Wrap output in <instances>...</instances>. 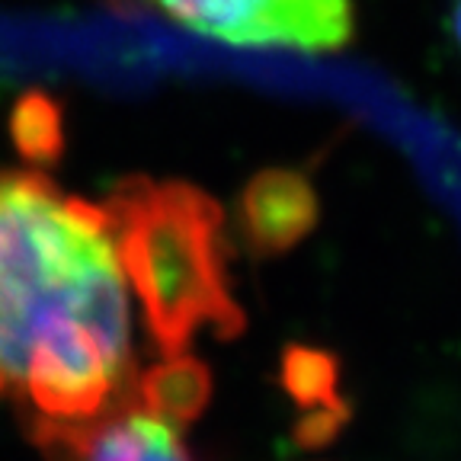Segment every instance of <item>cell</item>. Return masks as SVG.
Returning a JSON list of instances; mask_svg holds the SVG:
<instances>
[{
    "instance_id": "cell-1",
    "label": "cell",
    "mask_w": 461,
    "mask_h": 461,
    "mask_svg": "<svg viewBox=\"0 0 461 461\" xmlns=\"http://www.w3.org/2000/svg\"><path fill=\"white\" fill-rule=\"evenodd\" d=\"M131 388L129 282L106 209L0 170V397L39 429L96 423Z\"/></svg>"
},
{
    "instance_id": "cell-5",
    "label": "cell",
    "mask_w": 461,
    "mask_h": 461,
    "mask_svg": "<svg viewBox=\"0 0 461 461\" xmlns=\"http://www.w3.org/2000/svg\"><path fill=\"white\" fill-rule=\"evenodd\" d=\"M58 461H193L180 429L135 401L115 407L96 423L65 432Z\"/></svg>"
},
{
    "instance_id": "cell-6",
    "label": "cell",
    "mask_w": 461,
    "mask_h": 461,
    "mask_svg": "<svg viewBox=\"0 0 461 461\" xmlns=\"http://www.w3.org/2000/svg\"><path fill=\"white\" fill-rule=\"evenodd\" d=\"M131 401L173 426H186L212 401V368L189 353L164 356L135 378Z\"/></svg>"
},
{
    "instance_id": "cell-9",
    "label": "cell",
    "mask_w": 461,
    "mask_h": 461,
    "mask_svg": "<svg viewBox=\"0 0 461 461\" xmlns=\"http://www.w3.org/2000/svg\"><path fill=\"white\" fill-rule=\"evenodd\" d=\"M455 32H458V42H461V0H458V10H455Z\"/></svg>"
},
{
    "instance_id": "cell-4",
    "label": "cell",
    "mask_w": 461,
    "mask_h": 461,
    "mask_svg": "<svg viewBox=\"0 0 461 461\" xmlns=\"http://www.w3.org/2000/svg\"><path fill=\"white\" fill-rule=\"evenodd\" d=\"M238 224L257 257H279L314 230V186L295 170L259 173L240 193Z\"/></svg>"
},
{
    "instance_id": "cell-2",
    "label": "cell",
    "mask_w": 461,
    "mask_h": 461,
    "mask_svg": "<svg viewBox=\"0 0 461 461\" xmlns=\"http://www.w3.org/2000/svg\"><path fill=\"white\" fill-rule=\"evenodd\" d=\"M103 209L129 288L164 356L186 353L195 333L234 339L247 317L230 292L224 212L183 180L129 176Z\"/></svg>"
},
{
    "instance_id": "cell-8",
    "label": "cell",
    "mask_w": 461,
    "mask_h": 461,
    "mask_svg": "<svg viewBox=\"0 0 461 461\" xmlns=\"http://www.w3.org/2000/svg\"><path fill=\"white\" fill-rule=\"evenodd\" d=\"M353 417V407L349 401L327 403V407H311L302 411V420L295 423V442L302 448H324L337 439L343 426Z\"/></svg>"
},
{
    "instance_id": "cell-7",
    "label": "cell",
    "mask_w": 461,
    "mask_h": 461,
    "mask_svg": "<svg viewBox=\"0 0 461 461\" xmlns=\"http://www.w3.org/2000/svg\"><path fill=\"white\" fill-rule=\"evenodd\" d=\"M279 382L292 401L311 411V407H327V403L343 401L339 397V359L321 346L288 343L282 349Z\"/></svg>"
},
{
    "instance_id": "cell-3",
    "label": "cell",
    "mask_w": 461,
    "mask_h": 461,
    "mask_svg": "<svg viewBox=\"0 0 461 461\" xmlns=\"http://www.w3.org/2000/svg\"><path fill=\"white\" fill-rule=\"evenodd\" d=\"M202 36L250 49L333 51L353 39L349 0H148Z\"/></svg>"
}]
</instances>
